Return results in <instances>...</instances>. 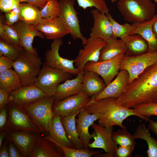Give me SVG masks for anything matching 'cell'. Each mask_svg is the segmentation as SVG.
Here are the masks:
<instances>
[{"mask_svg":"<svg viewBox=\"0 0 157 157\" xmlns=\"http://www.w3.org/2000/svg\"><path fill=\"white\" fill-rule=\"evenodd\" d=\"M116 102L129 108L144 104L157 103V63L129 84Z\"/></svg>","mask_w":157,"mask_h":157,"instance_id":"obj_1","label":"cell"},{"mask_svg":"<svg viewBox=\"0 0 157 157\" xmlns=\"http://www.w3.org/2000/svg\"><path fill=\"white\" fill-rule=\"evenodd\" d=\"M96 95L91 97L89 102L84 108L88 113L96 115L99 124L103 127L117 126L126 127L123 124L124 120L131 116H136L146 121L149 119L135 112L133 109L117 104V98L109 97L95 101Z\"/></svg>","mask_w":157,"mask_h":157,"instance_id":"obj_2","label":"cell"},{"mask_svg":"<svg viewBox=\"0 0 157 157\" xmlns=\"http://www.w3.org/2000/svg\"><path fill=\"white\" fill-rule=\"evenodd\" d=\"M117 2L118 11L127 22H146L155 15L156 5L151 0H119Z\"/></svg>","mask_w":157,"mask_h":157,"instance_id":"obj_3","label":"cell"},{"mask_svg":"<svg viewBox=\"0 0 157 157\" xmlns=\"http://www.w3.org/2000/svg\"><path fill=\"white\" fill-rule=\"evenodd\" d=\"M40 57L24 49L14 60L13 67L19 76L22 86L34 85L41 69Z\"/></svg>","mask_w":157,"mask_h":157,"instance_id":"obj_4","label":"cell"},{"mask_svg":"<svg viewBox=\"0 0 157 157\" xmlns=\"http://www.w3.org/2000/svg\"><path fill=\"white\" fill-rule=\"evenodd\" d=\"M54 96L46 97L34 103L23 107L24 109L41 133L48 135L49 127L54 115L52 110Z\"/></svg>","mask_w":157,"mask_h":157,"instance_id":"obj_5","label":"cell"},{"mask_svg":"<svg viewBox=\"0 0 157 157\" xmlns=\"http://www.w3.org/2000/svg\"><path fill=\"white\" fill-rule=\"evenodd\" d=\"M72 75L44 63L34 85L43 91L47 97L53 96L60 83L71 78Z\"/></svg>","mask_w":157,"mask_h":157,"instance_id":"obj_6","label":"cell"},{"mask_svg":"<svg viewBox=\"0 0 157 157\" xmlns=\"http://www.w3.org/2000/svg\"><path fill=\"white\" fill-rule=\"evenodd\" d=\"M6 130L41 133L23 107L10 102L8 104Z\"/></svg>","mask_w":157,"mask_h":157,"instance_id":"obj_7","label":"cell"},{"mask_svg":"<svg viewBox=\"0 0 157 157\" xmlns=\"http://www.w3.org/2000/svg\"><path fill=\"white\" fill-rule=\"evenodd\" d=\"M156 63L157 51L146 53L136 56H124L121 61L120 70L124 69L128 72L129 84L138 78L146 69Z\"/></svg>","mask_w":157,"mask_h":157,"instance_id":"obj_8","label":"cell"},{"mask_svg":"<svg viewBox=\"0 0 157 157\" xmlns=\"http://www.w3.org/2000/svg\"><path fill=\"white\" fill-rule=\"evenodd\" d=\"M58 0L60 10L58 17L69 30L73 38L80 39L82 44H85L87 39L81 31L77 13L74 7L75 0Z\"/></svg>","mask_w":157,"mask_h":157,"instance_id":"obj_9","label":"cell"},{"mask_svg":"<svg viewBox=\"0 0 157 157\" xmlns=\"http://www.w3.org/2000/svg\"><path fill=\"white\" fill-rule=\"evenodd\" d=\"M125 53H121L110 59L101 61H89L85 65L83 70L93 71L101 76L106 85L117 76L120 70L121 59Z\"/></svg>","mask_w":157,"mask_h":157,"instance_id":"obj_10","label":"cell"},{"mask_svg":"<svg viewBox=\"0 0 157 157\" xmlns=\"http://www.w3.org/2000/svg\"><path fill=\"white\" fill-rule=\"evenodd\" d=\"M91 99L82 91L59 101H54L52 107L54 115L61 117L80 111L89 102Z\"/></svg>","mask_w":157,"mask_h":157,"instance_id":"obj_11","label":"cell"},{"mask_svg":"<svg viewBox=\"0 0 157 157\" xmlns=\"http://www.w3.org/2000/svg\"><path fill=\"white\" fill-rule=\"evenodd\" d=\"M63 44L61 39L53 40L51 45V49L45 53L44 63L52 67L77 75L80 71L74 66V60L63 58L59 54L60 48Z\"/></svg>","mask_w":157,"mask_h":157,"instance_id":"obj_12","label":"cell"},{"mask_svg":"<svg viewBox=\"0 0 157 157\" xmlns=\"http://www.w3.org/2000/svg\"><path fill=\"white\" fill-rule=\"evenodd\" d=\"M96 133L94 141L90 143L88 147L91 148H101L106 152L104 157H115L116 151L118 147L112 138L113 126L103 127L94 123L91 125Z\"/></svg>","mask_w":157,"mask_h":157,"instance_id":"obj_13","label":"cell"},{"mask_svg":"<svg viewBox=\"0 0 157 157\" xmlns=\"http://www.w3.org/2000/svg\"><path fill=\"white\" fill-rule=\"evenodd\" d=\"M106 42V40L93 37L90 36L87 39L83 48L79 50L74 59L75 65L80 72L83 70L87 62L98 61L101 49Z\"/></svg>","mask_w":157,"mask_h":157,"instance_id":"obj_14","label":"cell"},{"mask_svg":"<svg viewBox=\"0 0 157 157\" xmlns=\"http://www.w3.org/2000/svg\"><path fill=\"white\" fill-rule=\"evenodd\" d=\"M46 94L34 85L22 86L9 94V99L18 106L23 107L38 102L46 97Z\"/></svg>","mask_w":157,"mask_h":157,"instance_id":"obj_15","label":"cell"},{"mask_svg":"<svg viewBox=\"0 0 157 157\" xmlns=\"http://www.w3.org/2000/svg\"><path fill=\"white\" fill-rule=\"evenodd\" d=\"M40 133L7 130L5 139L13 142L23 157H30L35 142Z\"/></svg>","mask_w":157,"mask_h":157,"instance_id":"obj_16","label":"cell"},{"mask_svg":"<svg viewBox=\"0 0 157 157\" xmlns=\"http://www.w3.org/2000/svg\"><path fill=\"white\" fill-rule=\"evenodd\" d=\"M33 26L41 32L47 39H61L70 33L69 30L58 16L50 19L41 18Z\"/></svg>","mask_w":157,"mask_h":157,"instance_id":"obj_17","label":"cell"},{"mask_svg":"<svg viewBox=\"0 0 157 157\" xmlns=\"http://www.w3.org/2000/svg\"><path fill=\"white\" fill-rule=\"evenodd\" d=\"M12 26L18 35L19 45L26 51L38 56L37 51L33 47L32 44L35 36L42 39L45 38L42 33L37 30L33 26L20 21L15 23Z\"/></svg>","mask_w":157,"mask_h":157,"instance_id":"obj_18","label":"cell"},{"mask_svg":"<svg viewBox=\"0 0 157 157\" xmlns=\"http://www.w3.org/2000/svg\"><path fill=\"white\" fill-rule=\"evenodd\" d=\"M129 75L124 69H121L115 79L106 85L104 90L94 97L95 101L113 97H119L126 90L128 84Z\"/></svg>","mask_w":157,"mask_h":157,"instance_id":"obj_19","label":"cell"},{"mask_svg":"<svg viewBox=\"0 0 157 157\" xmlns=\"http://www.w3.org/2000/svg\"><path fill=\"white\" fill-rule=\"evenodd\" d=\"M91 13L93 19V26L90 28V36L107 41L112 36L113 27L106 14L95 8Z\"/></svg>","mask_w":157,"mask_h":157,"instance_id":"obj_20","label":"cell"},{"mask_svg":"<svg viewBox=\"0 0 157 157\" xmlns=\"http://www.w3.org/2000/svg\"><path fill=\"white\" fill-rule=\"evenodd\" d=\"M98 119L96 115L89 113L84 108L78 113V118H76V131L84 148H88L90 140L96 135L94 131L90 134L88 130L89 127Z\"/></svg>","mask_w":157,"mask_h":157,"instance_id":"obj_21","label":"cell"},{"mask_svg":"<svg viewBox=\"0 0 157 157\" xmlns=\"http://www.w3.org/2000/svg\"><path fill=\"white\" fill-rule=\"evenodd\" d=\"M84 74L81 71L75 78L65 80L60 84L55 95V101H59L71 96L78 94L82 91V83Z\"/></svg>","mask_w":157,"mask_h":157,"instance_id":"obj_22","label":"cell"},{"mask_svg":"<svg viewBox=\"0 0 157 157\" xmlns=\"http://www.w3.org/2000/svg\"><path fill=\"white\" fill-rule=\"evenodd\" d=\"M157 19V14L150 20L144 22L133 23L135 26L131 35L138 34L147 42L148 49L147 53L157 51V38L153 29V25Z\"/></svg>","mask_w":157,"mask_h":157,"instance_id":"obj_23","label":"cell"},{"mask_svg":"<svg viewBox=\"0 0 157 157\" xmlns=\"http://www.w3.org/2000/svg\"><path fill=\"white\" fill-rule=\"evenodd\" d=\"M84 71L82 91L90 97L100 93L106 86L103 80L93 71Z\"/></svg>","mask_w":157,"mask_h":157,"instance_id":"obj_24","label":"cell"},{"mask_svg":"<svg viewBox=\"0 0 157 157\" xmlns=\"http://www.w3.org/2000/svg\"><path fill=\"white\" fill-rule=\"evenodd\" d=\"M61 117L54 115L50 124L48 135L57 143L66 147L76 148L67 138L60 120Z\"/></svg>","mask_w":157,"mask_h":157,"instance_id":"obj_25","label":"cell"},{"mask_svg":"<svg viewBox=\"0 0 157 157\" xmlns=\"http://www.w3.org/2000/svg\"><path fill=\"white\" fill-rule=\"evenodd\" d=\"M123 40L126 47L125 56H136L147 53L148 44L140 35L137 34L130 35Z\"/></svg>","mask_w":157,"mask_h":157,"instance_id":"obj_26","label":"cell"},{"mask_svg":"<svg viewBox=\"0 0 157 157\" xmlns=\"http://www.w3.org/2000/svg\"><path fill=\"white\" fill-rule=\"evenodd\" d=\"M126 51L123 40L112 36L106 41L101 49L98 61L110 59L121 53H125Z\"/></svg>","mask_w":157,"mask_h":157,"instance_id":"obj_27","label":"cell"},{"mask_svg":"<svg viewBox=\"0 0 157 157\" xmlns=\"http://www.w3.org/2000/svg\"><path fill=\"white\" fill-rule=\"evenodd\" d=\"M80 111L73 114L61 117L60 118L67 138L76 149L84 148L76 129L75 117Z\"/></svg>","mask_w":157,"mask_h":157,"instance_id":"obj_28","label":"cell"},{"mask_svg":"<svg viewBox=\"0 0 157 157\" xmlns=\"http://www.w3.org/2000/svg\"><path fill=\"white\" fill-rule=\"evenodd\" d=\"M19 20L23 23L34 26L37 24L42 18L40 9L28 3L19 4Z\"/></svg>","mask_w":157,"mask_h":157,"instance_id":"obj_29","label":"cell"},{"mask_svg":"<svg viewBox=\"0 0 157 157\" xmlns=\"http://www.w3.org/2000/svg\"><path fill=\"white\" fill-rule=\"evenodd\" d=\"M48 140L40 134L35 142L30 157H63L64 156L56 151Z\"/></svg>","mask_w":157,"mask_h":157,"instance_id":"obj_30","label":"cell"},{"mask_svg":"<svg viewBox=\"0 0 157 157\" xmlns=\"http://www.w3.org/2000/svg\"><path fill=\"white\" fill-rule=\"evenodd\" d=\"M20 78L11 69L0 73V88L10 93L22 86Z\"/></svg>","mask_w":157,"mask_h":157,"instance_id":"obj_31","label":"cell"},{"mask_svg":"<svg viewBox=\"0 0 157 157\" xmlns=\"http://www.w3.org/2000/svg\"><path fill=\"white\" fill-rule=\"evenodd\" d=\"M135 138L144 140L148 145L147 151L148 157H157V140L151 136L149 129L142 124H139L133 135Z\"/></svg>","mask_w":157,"mask_h":157,"instance_id":"obj_32","label":"cell"},{"mask_svg":"<svg viewBox=\"0 0 157 157\" xmlns=\"http://www.w3.org/2000/svg\"><path fill=\"white\" fill-rule=\"evenodd\" d=\"M44 137L48 141L59 146L63 150L65 157H91L100 152L99 151L90 150L88 148H69L57 143L48 135Z\"/></svg>","mask_w":157,"mask_h":157,"instance_id":"obj_33","label":"cell"},{"mask_svg":"<svg viewBox=\"0 0 157 157\" xmlns=\"http://www.w3.org/2000/svg\"><path fill=\"white\" fill-rule=\"evenodd\" d=\"M106 15L113 26V32L112 36L115 38H119L123 40L128 35H131L135 28L133 23L131 24L128 23L120 24L113 18L110 13Z\"/></svg>","mask_w":157,"mask_h":157,"instance_id":"obj_34","label":"cell"},{"mask_svg":"<svg viewBox=\"0 0 157 157\" xmlns=\"http://www.w3.org/2000/svg\"><path fill=\"white\" fill-rule=\"evenodd\" d=\"M112 138L116 144L120 146L135 147L136 144L134 135L129 132L126 127L113 132Z\"/></svg>","mask_w":157,"mask_h":157,"instance_id":"obj_35","label":"cell"},{"mask_svg":"<svg viewBox=\"0 0 157 157\" xmlns=\"http://www.w3.org/2000/svg\"><path fill=\"white\" fill-rule=\"evenodd\" d=\"M24 50L19 45L13 44L0 39V56H6L14 60Z\"/></svg>","mask_w":157,"mask_h":157,"instance_id":"obj_36","label":"cell"},{"mask_svg":"<svg viewBox=\"0 0 157 157\" xmlns=\"http://www.w3.org/2000/svg\"><path fill=\"white\" fill-rule=\"evenodd\" d=\"M60 10L58 0H49L44 7L40 10L42 18L50 19L58 16Z\"/></svg>","mask_w":157,"mask_h":157,"instance_id":"obj_37","label":"cell"},{"mask_svg":"<svg viewBox=\"0 0 157 157\" xmlns=\"http://www.w3.org/2000/svg\"><path fill=\"white\" fill-rule=\"evenodd\" d=\"M78 6L85 10L88 8L94 7L101 13L106 14L109 9L105 0H76Z\"/></svg>","mask_w":157,"mask_h":157,"instance_id":"obj_38","label":"cell"},{"mask_svg":"<svg viewBox=\"0 0 157 157\" xmlns=\"http://www.w3.org/2000/svg\"><path fill=\"white\" fill-rule=\"evenodd\" d=\"M133 109L141 116L147 117L157 116V103H150L136 106Z\"/></svg>","mask_w":157,"mask_h":157,"instance_id":"obj_39","label":"cell"},{"mask_svg":"<svg viewBox=\"0 0 157 157\" xmlns=\"http://www.w3.org/2000/svg\"><path fill=\"white\" fill-rule=\"evenodd\" d=\"M3 29L4 38L2 40L13 44L19 45L18 35L12 26L6 21L3 22Z\"/></svg>","mask_w":157,"mask_h":157,"instance_id":"obj_40","label":"cell"},{"mask_svg":"<svg viewBox=\"0 0 157 157\" xmlns=\"http://www.w3.org/2000/svg\"><path fill=\"white\" fill-rule=\"evenodd\" d=\"M19 6L12 10L5 13L4 17L7 23L11 26L20 21Z\"/></svg>","mask_w":157,"mask_h":157,"instance_id":"obj_41","label":"cell"},{"mask_svg":"<svg viewBox=\"0 0 157 157\" xmlns=\"http://www.w3.org/2000/svg\"><path fill=\"white\" fill-rule=\"evenodd\" d=\"M20 0H0V9L5 13L8 12L19 6Z\"/></svg>","mask_w":157,"mask_h":157,"instance_id":"obj_42","label":"cell"},{"mask_svg":"<svg viewBox=\"0 0 157 157\" xmlns=\"http://www.w3.org/2000/svg\"><path fill=\"white\" fill-rule=\"evenodd\" d=\"M8 119V105L0 109V131L6 130Z\"/></svg>","mask_w":157,"mask_h":157,"instance_id":"obj_43","label":"cell"},{"mask_svg":"<svg viewBox=\"0 0 157 157\" xmlns=\"http://www.w3.org/2000/svg\"><path fill=\"white\" fill-rule=\"evenodd\" d=\"M134 147L133 146H119L116 150L115 157H131Z\"/></svg>","mask_w":157,"mask_h":157,"instance_id":"obj_44","label":"cell"},{"mask_svg":"<svg viewBox=\"0 0 157 157\" xmlns=\"http://www.w3.org/2000/svg\"><path fill=\"white\" fill-rule=\"evenodd\" d=\"M14 60L4 56H0V73L10 69L13 67Z\"/></svg>","mask_w":157,"mask_h":157,"instance_id":"obj_45","label":"cell"},{"mask_svg":"<svg viewBox=\"0 0 157 157\" xmlns=\"http://www.w3.org/2000/svg\"><path fill=\"white\" fill-rule=\"evenodd\" d=\"M10 93L0 88V109L8 105L10 102L9 95Z\"/></svg>","mask_w":157,"mask_h":157,"instance_id":"obj_46","label":"cell"},{"mask_svg":"<svg viewBox=\"0 0 157 157\" xmlns=\"http://www.w3.org/2000/svg\"><path fill=\"white\" fill-rule=\"evenodd\" d=\"M9 142V151L10 157H23L15 145L11 142Z\"/></svg>","mask_w":157,"mask_h":157,"instance_id":"obj_47","label":"cell"},{"mask_svg":"<svg viewBox=\"0 0 157 157\" xmlns=\"http://www.w3.org/2000/svg\"><path fill=\"white\" fill-rule=\"evenodd\" d=\"M21 2H26L39 8L40 10L42 9L49 0H20Z\"/></svg>","mask_w":157,"mask_h":157,"instance_id":"obj_48","label":"cell"},{"mask_svg":"<svg viewBox=\"0 0 157 157\" xmlns=\"http://www.w3.org/2000/svg\"><path fill=\"white\" fill-rule=\"evenodd\" d=\"M3 142L0 148V157H9V142L6 139Z\"/></svg>","mask_w":157,"mask_h":157,"instance_id":"obj_49","label":"cell"},{"mask_svg":"<svg viewBox=\"0 0 157 157\" xmlns=\"http://www.w3.org/2000/svg\"><path fill=\"white\" fill-rule=\"evenodd\" d=\"M148 128L155 134L157 135V122L149 120Z\"/></svg>","mask_w":157,"mask_h":157,"instance_id":"obj_50","label":"cell"},{"mask_svg":"<svg viewBox=\"0 0 157 157\" xmlns=\"http://www.w3.org/2000/svg\"><path fill=\"white\" fill-rule=\"evenodd\" d=\"M7 130L0 132V148L1 147L3 143V140L5 138Z\"/></svg>","mask_w":157,"mask_h":157,"instance_id":"obj_51","label":"cell"},{"mask_svg":"<svg viewBox=\"0 0 157 157\" xmlns=\"http://www.w3.org/2000/svg\"><path fill=\"white\" fill-rule=\"evenodd\" d=\"M153 31L157 38V19L153 25Z\"/></svg>","mask_w":157,"mask_h":157,"instance_id":"obj_52","label":"cell"},{"mask_svg":"<svg viewBox=\"0 0 157 157\" xmlns=\"http://www.w3.org/2000/svg\"><path fill=\"white\" fill-rule=\"evenodd\" d=\"M119 0H111V2H114L116 1H117Z\"/></svg>","mask_w":157,"mask_h":157,"instance_id":"obj_53","label":"cell"},{"mask_svg":"<svg viewBox=\"0 0 157 157\" xmlns=\"http://www.w3.org/2000/svg\"><path fill=\"white\" fill-rule=\"evenodd\" d=\"M154 1L157 3V0H154Z\"/></svg>","mask_w":157,"mask_h":157,"instance_id":"obj_54","label":"cell"}]
</instances>
